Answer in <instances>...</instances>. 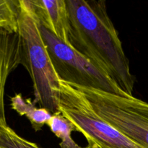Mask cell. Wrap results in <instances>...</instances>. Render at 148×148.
<instances>
[{
  "mask_svg": "<svg viewBox=\"0 0 148 148\" xmlns=\"http://www.w3.org/2000/svg\"><path fill=\"white\" fill-rule=\"evenodd\" d=\"M68 45L103 71L119 88L133 96L134 77L118 32L103 0H66Z\"/></svg>",
  "mask_w": 148,
  "mask_h": 148,
  "instance_id": "6da1fadb",
  "label": "cell"
},
{
  "mask_svg": "<svg viewBox=\"0 0 148 148\" xmlns=\"http://www.w3.org/2000/svg\"><path fill=\"white\" fill-rule=\"evenodd\" d=\"M18 33L22 43V65L33 82L34 101L52 114H60L58 94L60 79L54 70L40 30L27 0H20Z\"/></svg>",
  "mask_w": 148,
  "mask_h": 148,
  "instance_id": "7a4b0ae2",
  "label": "cell"
},
{
  "mask_svg": "<svg viewBox=\"0 0 148 148\" xmlns=\"http://www.w3.org/2000/svg\"><path fill=\"white\" fill-rule=\"evenodd\" d=\"M59 111L75 125L88 143L102 148H143L101 118L77 88L60 80Z\"/></svg>",
  "mask_w": 148,
  "mask_h": 148,
  "instance_id": "3957f363",
  "label": "cell"
},
{
  "mask_svg": "<svg viewBox=\"0 0 148 148\" xmlns=\"http://www.w3.org/2000/svg\"><path fill=\"white\" fill-rule=\"evenodd\" d=\"M77 88L107 123L143 148H148V103L93 88Z\"/></svg>",
  "mask_w": 148,
  "mask_h": 148,
  "instance_id": "277c9868",
  "label": "cell"
},
{
  "mask_svg": "<svg viewBox=\"0 0 148 148\" xmlns=\"http://www.w3.org/2000/svg\"><path fill=\"white\" fill-rule=\"evenodd\" d=\"M40 30L55 72L61 81L75 87L93 88L121 96L128 95L85 56L40 25Z\"/></svg>",
  "mask_w": 148,
  "mask_h": 148,
  "instance_id": "5b68a950",
  "label": "cell"
},
{
  "mask_svg": "<svg viewBox=\"0 0 148 148\" xmlns=\"http://www.w3.org/2000/svg\"><path fill=\"white\" fill-rule=\"evenodd\" d=\"M39 24L68 45L69 12L66 0H27Z\"/></svg>",
  "mask_w": 148,
  "mask_h": 148,
  "instance_id": "8992f818",
  "label": "cell"
},
{
  "mask_svg": "<svg viewBox=\"0 0 148 148\" xmlns=\"http://www.w3.org/2000/svg\"><path fill=\"white\" fill-rule=\"evenodd\" d=\"M22 64V43L17 32L0 30V124H7L4 107L5 87L10 74Z\"/></svg>",
  "mask_w": 148,
  "mask_h": 148,
  "instance_id": "52a82bcc",
  "label": "cell"
},
{
  "mask_svg": "<svg viewBox=\"0 0 148 148\" xmlns=\"http://www.w3.org/2000/svg\"><path fill=\"white\" fill-rule=\"evenodd\" d=\"M11 107L19 115L27 117L35 132L40 131L53 115L46 108H37L30 98L24 99L20 93L12 97Z\"/></svg>",
  "mask_w": 148,
  "mask_h": 148,
  "instance_id": "ba28073f",
  "label": "cell"
},
{
  "mask_svg": "<svg viewBox=\"0 0 148 148\" xmlns=\"http://www.w3.org/2000/svg\"><path fill=\"white\" fill-rule=\"evenodd\" d=\"M51 132L61 140L62 148H87L79 146L72 137V132L76 131L75 125L61 114H53L48 122Z\"/></svg>",
  "mask_w": 148,
  "mask_h": 148,
  "instance_id": "9c48e42d",
  "label": "cell"
},
{
  "mask_svg": "<svg viewBox=\"0 0 148 148\" xmlns=\"http://www.w3.org/2000/svg\"><path fill=\"white\" fill-rule=\"evenodd\" d=\"M20 0H0V30L18 31Z\"/></svg>",
  "mask_w": 148,
  "mask_h": 148,
  "instance_id": "30bf717a",
  "label": "cell"
},
{
  "mask_svg": "<svg viewBox=\"0 0 148 148\" xmlns=\"http://www.w3.org/2000/svg\"><path fill=\"white\" fill-rule=\"evenodd\" d=\"M0 146L2 148H40L17 134L7 124H0Z\"/></svg>",
  "mask_w": 148,
  "mask_h": 148,
  "instance_id": "8fae6325",
  "label": "cell"
},
{
  "mask_svg": "<svg viewBox=\"0 0 148 148\" xmlns=\"http://www.w3.org/2000/svg\"><path fill=\"white\" fill-rule=\"evenodd\" d=\"M87 148H102L99 146H98L97 145L94 144V143H88V146H87Z\"/></svg>",
  "mask_w": 148,
  "mask_h": 148,
  "instance_id": "7c38bea8",
  "label": "cell"
},
{
  "mask_svg": "<svg viewBox=\"0 0 148 148\" xmlns=\"http://www.w3.org/2000/svg\"><path fill=\"white\" fill-rule=\"evenodd\" d=\"M0 148H2V147H1V146H0Z\"/></svg>",
  "mask_w": 148,
  "mask_h": 148,
  "instance_id": "4fadbf2b",
  "label": "cell"
}]
</instances>
